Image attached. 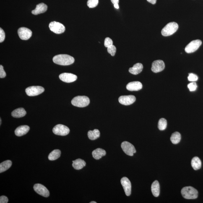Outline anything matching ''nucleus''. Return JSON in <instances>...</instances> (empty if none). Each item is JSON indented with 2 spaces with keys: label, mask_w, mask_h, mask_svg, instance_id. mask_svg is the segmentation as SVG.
Here are the masks:
<instances>
[{
  "label": "nucleus",
  "mask_w": 203,
  "mask_h": 203,
  "mask_svg": "<svg viewBox=\"0 0 203 203\" xmlns=\"http://www.w3.org/2000/svg\"><path fill=\"white\" fill-rule=\"evenodd\" d=\"M92 154L94 158L96 160H99L106 155V152L103 149L97 148L93 150Z\"/></svg>",
  "instance_id": "nucleus-20"
},
{
  "label": "nucleus",
  "mask_w": 203,
  "mask_h": 203,
  "mask_svg": "<svg viewBox=\"0 0 203 203\" xmlns=\"http://www.w3.org/2000/svg\"><path fill=\"white\" fill-rule=\"evenodd\" d=\"M27 114L24 108H20L14 110L11 113V115L15 118H21L25 116Z\"/></svg>",
  "instance_id": "nucleus-22"
},
{
  "label": "nucleus",
  "mask_w": 203,
  "mask_h": 203,
  "mask_svg": "<svg viewBox=\"0 0 203 203\" xmlns=\"http://www.w3.org/2000/svg\"><path fill=\"white\" fill-rule=\"evenodd\" d=\"M18 34L21 39L27 40L32 36V32L27 27H22L18 30Z\"/></svg>",
  "instance_id": "nucleus-11"
},
{
  "label": "nucleus",
  "mask_w": 203,
  "mask_h": 203,
  "mask_svg": "<svg viewBox=\"0 0 203 203\" xmlns=\"http://www.w3.org/2000/svg\"><path fill=\"white\" fill-rule=\"evenodd\" d=\"M191 165L194 170H198L201 168L202 163L199 158L195 157L193 158L191 160Z\"/></svg>",
  "instance_id": "nucleus-24"
},
{
  "label": "nucleus",
  "mask_w": 203,
  "mask_h": 203,
  "mask_svg": "<svg viewBox=\"0 0 203 203\" xmlns=\"http://www.w3.org/2000/svg\"><path fill=\"white\" fill-rule=\"evenodd\" d=\"M147 1L152 4H155L157 2V0H147Z\"/></svg>",
  "instance_id": "nucleus-38"
},
{
  "label": "nucleus",
  "mask_w": 203,
  "mask_h": 203,
  "mask_svg": "<svg viewBox=\"0 0 203 203\" xmlns=\"http://www.w3.org/2000/svg\"><path fill=\"white\" fill-rule=\"evenodd\" d=\"M121 183L127 196L130 195L131 193V183L127 178L124 177L121 178Z\"/></svg>",
  "instance_id": "nucleus-14"
},
{
  "label": "nucleus",
  "mask_w": 203,
  "mask_h": 203,
  "mask_svg": "<svg viewBox=\"0 0 203 203\" xmlns=\"http://www.w3.org/2000/svg\"><path fill=\"white\" fill-rule=\"evenodd\" d=\"M113 45V41L111 38H109V37H107L105 39L104 42V45L105 47L108 48L109 47L112 46Z\"/></svg>",
  "instance_id": "nucleus-34"
},
{
  "label": "nucleus",
  "mask_w": 203,
  "mask_h": 203,
  "mask_svg": "<svg viewBox=\"0 0 203 203\" xmlns=\"http://www.w3.org/2000/svg\"><path fill=\"white\" fill-rule=\"evenodd\" d=\"M61 151L58 149H56L53 151L48 156V159L50 161H54L57 160L60 157Z\"/></svg>",
  "instance_id": "nucleus-27"
},
{
  "label": "nucleus",
  "mask_w": 203,
  "mask_h": 203,
  "mask_svg": "<svg viewBox=\"0 0 203 203\" xmlns=\"http://www.w3.org/2000/svg\"><path fill=\"white\" fill-rule=\"evenodd\" d=\"M30 129V127L27 125L19 126L15 130V134L16 136L20 137L27 134L29 132Z\"/></svg>",
  "instance_id": "nucleus-18"
},
{
  "label": "nucleus",
  "mask_w": 203,
  "mask_h": 203,
  "mask_svg": "<svg viewBox=\"0 0 203 203\" xmlns=\"http://www.w3.org/2000/svg\"><path fill=\"white\" fill-rule=\"evenodd\" d=\"M11 161L8 160L2 162L0 164V173H2L9 169L12 165Z\"/></svg>",
  "instance_id": "nucleus-25"
},
{
  "label": "nucleus",
  "mask_w": 203,
  "mask_h": 203,
  "mask_svg": "<svg viewBox=\"0 0 203 203\" xmlns=\"http://www.w3.org/2000/svg\"><path fill=\"white\" fill-rule=\"evenodd\" d=\"M48 9V6L43 3L37 5L36 7L34 10L32 11V14L37 15L38 14L43 13L46 12Z\"/></svg>",
  "instance_id": "nucleus-17"
},
{
  "label": "nucleus",
  "mask_w": 203,
  "mask_h": 203,
  "mask_svg": "<svg viewBox=\"0 0 203 203\" xmlns=\"http://www.w3.org/2000/svg\"><path fill=\"white\" fill-rule=\"evenodd\" d=\"M9 201V199L7 197L5 196H1L0 197V203H7Z\"/></svg>",
  "instance_id": "nucleus-37"
},
{
  "label": "nucleus",
  "mask_w": 203,
  "mask_h": 203,
  "mask_svg": "<svg viewBox=\"0 0 203 203\" xmlns=\"http://www.w3.org/2000/svg\"><path fill=\"white\" fill-rule=\"evenodd\" d=\"M6 76V74L4 70V67L2 66H0V78H3L5 77Z\"/></svg>",
  "instance_id": "nucleus-36"
},
{
  "label": "nucleus",
  "mask_w": 203,
  "mask_h": 203,
  "mask_svg": "<svg viewBox=\"0 0 203 203\" xmlns=\"http://www.w3.org/2000/svg\"><path fill=\"white\" fill-rule=\"evenodd\" d=\"M181 139V136L180 133L178 132H175L170 137V140L173 144H178Z\"/></svg>",
  "instance_id": "nucleus-28"
},
{
  "label": "nucleus",
  "mask_w": 203,
  "mask_h": 203,
  "mask_svg": "<svg viewBox=\"0 0 203 203\" xmlns=\"http://www.w3.org/2000/svg\"><path fill=\"white\" fill-rule=\"evenodd\" d=\"M50 30L56 34H61L65 31V27L60 23L53 21L50 23L49 25Z\"/></svg>",
  "instance_id": "nucleus-6"
},
{
  "label": "nucleus",
  "mask_w": 203,
  "mask_h": 203,
  "mask_svg": "<svg viewBox=\"0 0 203 203\" xmlns=\"http://www.w3.org/2000/svg\"><path fill=\"white\" fill-rule=\"evenodd\" d=\"M197 85L196 82H192L188 84V87L190 91L193 92L196 90L197 88Z\"/></svg>",
  "instance_id": "nucleus-33"
},
{
  "label": "nucleus",
  "mask_w": 203,
  "mask_h": 203,
  "mask_svg": "<svg viewBox=\"0 0 203 203\" xmlns=\"http://www.w3.org/2000/svg\"><path fill=\"white\" fill-rule=\"evenodd\" d=\"M143 67V65L140 63H137L134 64L133 67L130 68L129 71L131 74L137 75L142 72Z\"/></svg>",
  "instance_id": "nucleus-19"
},
{
  "label": "nucleus",
  "mask_w": 203,
  "mask_h": 203,
  "mask_svg": "<svg viewBox=\"0 0 203 203\" xmlns=\"http://www.w3.org/2000/svg\"><path fill=\"white\" fill-rule=\"evenodd\" d=\"M202 43V42L201 40H193L186 47L185 51L186 53H194L197 51Z\"/></svg>",
  "instance_id": "nucleus-7"
},
{
  "label": "nucleus",
  "mask_w": 203,
  "mask_h": 203,
  "mask_svg": "<svg viewBox=\"0 0 203 203\" xmlns=\"http://www.w3.org/2000/svg\"><path fill=\"white\" fill-rule=\"evenodd\" d=\"M45 91L44 88L39 86H33L27 87L25 92L27 95L30 96H36L43 93Z\"/></svg>",
  "instance_id": "nucleus-5"
},
{
  "label": "nucleus",
  "mask_w": 203,
  "mask_h": 203,
  "mask_svg": "<svg viewBox=\"0 0 203 203\" xmlns=\"http://www.w3.org/2000/svg\"><path fill=\"white\" fill-rule=\"evenodd\" d=\"M0 121H1V123H0V124H1V119H0Z\"/></svg>",
  "instance_id": "nucleus-42"
},
{
  "label": "nucleus",
  "mask_w": 203,
  "mask_h": 203,
  "mask_svg": "<svg viewBox=\"0 0 203 203\" xmlns=\"http://www.w3.org/2000/svg\"><path fill=\"white\" fill-rule=\"evenodd\" d=\"M34 189L36 192L43 197L47 198L49 196V191L43 185L37 183L34 186Z\"/></svg>",
  "instance_id": "nucleus-10"
},
{
  "label": "nucleus",
  "mask_w": 203,
  "mask_h": 203,
  "mask_svg": "<svg viewBox=\"0 0 203 203\" xmlns=\"http://www.w3.org/2000/svg\"><path fill=\"white\" fill-rule=\"evenodd\" d=\"M181 194L183 198L188 199H196L198 192L197 190L191 186L186 187L181 190Z\"/></svg>",
  "instance_id": "nucleus-2"
},
{
  "label": "nucleus",
  "mask_w": 203,
  "mask_h": 203,
  "mask_svg": "<svg viewBox=\"0 0 203 203\" xmlns=\"http://www.w3.org/2000/svg\"><path fill=\"white\" fill-rule=\"evenodd\" d=\"M114 7L117 9H119V6H118V4H114Z\"/></svg>",
  "instance_id": "nucleus-40"
},
{
  "label": "nucleus",
  "mask_w": 203,
  "mask_h": 203,
  "mask_svg": "<svg viewBox=\"0 0 203 203\" xmlns=\"http://www.w3.org/2000/svg\"><path fill=\"white\" fill-rule=\"evenodd\" d=\"M142 84L139 81H134L129 83L126 85V89L130 91H137L142 88Z\"/></svg>",
  "instance_id": "nucleus-16"
},
{
  "label": "nucleus",
  "mask_w": 203,
  "mask_h": 203,
  "mask_svg": "<svg viewBox=\"0 0 203 203\" xmlns=\"http://www.w3.org/2000/svg\"><path fill=\"white\" fill-rule=\"evenodd\" d=\"M5 33L4 31L1 28H0V42L2 43L4 42L5 39Z\"/></svg>",
  "instance_id": "nucleus-35"
},
{
  "label": "nucleus",
  "mask_w": 203,
  "mask_h": 203,
  "mask_svg": "<svg viewBox=\"0 0 203 203\" xmlns=\"http://www.w3.org/2000/svg\"><path fill=\"white\" fill-rule=\"evenodd\" d=\"M53 62L61 66H68L73 64L74 61V57L66 54H60L53 57Z\"/></svg>",
  "instance_id": "nucleus-1"
},
{
  "label": "nucleus",
  "mask_w": 203,
  "mask_h": 203,
  "mask_svg": "<svg viewBox=\"0 0 203 203\" xmlns=\"http://www.w3.org/2000/svg\"><path fill=\"white\" fill-rule=\"evenodd\" d=\"M136 100V97L133 95L122 96L118 98L119 103L125 105L132 104Z\"/></svg>",
  "instance_id": "nucleus-12"
},
{
  "label": "nucleus",
  "mask_w": 203,
  "mask_h": 203,
  "mask_svg": "<svg viewBox=\"0 0 203 203\" xmlns=\"http://www.w3.org/2000/svg\"><path fill=\"white\" fill-rule=\"evenodd\" d=\"M71 103L74 106L82 108L88 106L90 103V100L87 96H79L73 98Z\"/></svg>",
  "instance_id": "nucleus-3"
},
{
  "label": "nucleus",
  "mask_w": 203,
  "mask_h": 203,
  "mask_svg": "<svg viewBox=\"0 0 203 203\" xmlns=\"http://www.w3.org/2000/svg\"><path fill=\"white\" fill-rule=\"evenodd\" d=\"M188 81L192 82H194L198 80V77L196 74H193V73H190L188 77Z\"/></svg>",
  "instance_id": "nucleus-32"
},
{
  "label": "nucleus",
  "mask_w": 203,
  "mask_h": 203,
  "mask_svg": "<svg viewBox=\"0 0 203 203\" xmlns=\"http://www.w3.org/2000/svg\"><path fill=\"white\" fill-rule=\"evenodd\" d=\"M100 132L98 129H95L93 131H89L88 133V136L91 140H94L100 137Z\"/></svg>",
  "instance_id": "nucleus-26"
},
{
  "label": "nucleus",
  "mask_w": 203,
  "mask_h": 203,
  "mask_svg": "<svg viewBox=\"0 0 203 203\" xmlns=\"http://www.w3.org/2000/svg\"><path fill=\"white\" fill-rule=\"evenodd\" d=\"M111 2L113 4H118L119 0H111Z\"/></svg>",
  "instance_id": "nucleus-39"
},
{
  "label": "nucleus",
  "mask_w": 203,
  "mask_h": 203,
  "mask_svg": "<svg viewBox=\"0 0 203 203\" xmlns=\"http://www.w3.org/2000/svg\"><path fill=\"white\" fill-rule=\"evenodd\" d=\"M53 132L56 135L65 136L69 134L70 129L67 126L61 124L55 126L53 130Z\"/></svg>",
  "instance_id": "nucleus-8"
},
{
  "label": "nucleus",
  "mask_w": 203,
  "mask_h": 203,
  "mask_svg": "<svg viewBox=\"0 0 203 203\" xmlns=\"http://www.w3.org/2000/svg\"><path fill=\"white\" fill-rule=\"evenodd\" d=\"M99 3V0H88L87 4L89 7L93 8L97 5Z\"/></svg>",
  "instance_id": "nucleus-30"
},
{
  "label": "nucleus",
  "mask_w": 203,
  "mask_h": 203,
  "mask_svg": "<svg viewBox=\"0 0 203 203\" xmlns=\"http://www.w3.org/2000/svg\"><path fill=\"white\" fill-rule=\"evenodd\" d=\"M151 191L153 195L155 197H158L160 194V184L156 180L152 183Z\"/></svg>",
  "instance_id": "nucleus-23"
},
{
  "label": "nucleus",
  "mask_w": 203,
  "mask_h": 203,
  "mask_svg": "<svg viewBox=\"0 0 203 203\" xmlns=\"http://www.w3.org/2000/svg\"><path fill=\"white\" fill-rule=\"evenodd\" d=\"M165 63L163 61L157 60L152 63L151 70L154 73L160 72L165 69Z\"/></svg>",
  "instance_id": "nucleus-13"
},
{
  "label": "nucleus",
  "mask_w": 203,
  "mask_h": 203,
  "mask_svg": "<svg viewBox=\"0 0 203 203\" xmlns=\"http://www.w3.org/2000/svg\"><path fill=\"white\" fill-rule=\"evenodd\" d=\"M96 202H95V201H92V202H90V203H96Z\"/></svg>",
  "instance_id": "nucleus-41"
},
{
  "label": "nucleus",
  "mask_w": 203,
  "mask_h": 203,
  "mask_svg": "<svg viewBox=\"0 0 203 203\" xmlns=\"http://www.w3.org/2000/svg\"><path fill=\"white\" fill-rule=\"evenodd\" d=\"M167 126V121L164 118H161L159 120L158 123V128L161 131H163L166 129Z\"/></svg>",
  "instance_id": "nucleus-29"
},
{
  "label": "nucleus",
  "mask_w": 203,
  "mask_h": 203,
  "mask_svg": "<svg viewBox=\"0 0 203 203\" xmlns=\"http://www.w3.org/2000/svg\"><path fill=\"white\" fill-rule=\"evenodd\" d=\"M178 25L176 22H172L165 25L161 31L164 36H169L174 34L178 30Z\"/></svg>",
  "instance_id": "nucleus-4"
},
{
  "label": "nucleus",
  "mask_w": 203,
  "mask_h": 203,
  "mask_svg": "<svg viewBox=\"0 0 203 203\" xmlns=\"http://www.w3.org/2000/svg\"><path fill=\"white\" fill-rule=\"evenodd\" d=\"M107 51L111 55V56H114L116 52V47L114 45H112V46L107 48Z\"/></svg>",
  "instance_id": "nucleus-31"
},
{
  "label": "nucleus",
  "mask_w": 203,
  "mask_h": 203,
  "mask_svg": "<svg viewBox=\"0 0 203 203\" xmlns=\"http://www.w3.org/2000/svg\"><path fill=\"white\" fill-rule=\"evenodd\" d=\"M60 79L63 82L71 83L74 82L77 79V76L71 73H63L59 76Z\"/></svg>",
  "instance_id": "nucleus-15"
},
{
  "label": "nucleus",
  "mask_w": 203,
  "mask_h": 203,
  "mask_svg": "<svg viewBox=\"0 0 203 203\" xmlns=\"http://www.w3.org/2000/svg\"><path fill=\"white\" fill-rule=\"evenodd\" d=\"M122 149L126 155L132 156L136 152L135 148L131 143L125 141L121 144Z\"/></svg>",
  "instance_id": "nucleus-9"
},
{
  "label": "nucleus",
  "mask_w": 203,
  "mask_h": 203,
  "mask_svg": "<svg viewBox=\"0 0 203 203\" xmlns=\"http://www.w3.org/2000/svg\"><path fill=\"white\" fill-rule=\"evenodd\" d=\"M72 162L73 168L76 170L81 169L86 165L85 162L81 159H76L75 160L73 161Z\"/></svg>",
  "instance_id": "nucleus-21"
}]
</instances>
